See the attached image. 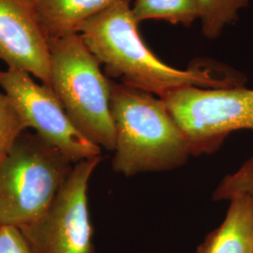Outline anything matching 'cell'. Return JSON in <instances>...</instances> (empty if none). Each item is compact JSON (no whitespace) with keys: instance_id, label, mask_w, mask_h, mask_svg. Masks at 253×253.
Masks as SVG:
<instances>
[{"instance_id":"obj_1","label":"cell","mask_w":253,"mask_h":253,"mask_svg":"<svg viewBox=\"0 0 253 253\" xmlns=\"http://www.w3.org/2000/svg\"><path fill=\"white\" fill-rule=\"evenodd\" d=\"M78 34L104 66L107 76L161 99L188 86H244V75L226 66L202 62L178 70L163 62L142 40L128 0H118L84 22Z\"/></svg>"},{"instance_id":"obj_2","label":"cell","mask_w":253,"mask_h":253,"mask_svg":"<svg viewBox=\"0 0 253 253\" xmlns=\"http://www.w3.org/2000/svg\"><path fill=\"white\" fill-rule=\"evenodd\" d=\"M110 107L116 130L115 172L132 176L170 171L193 156L189 139L161 98L111 81Z\"/></svg>"},{"instance_id":"obj_3","label":"cell","mask_w":253,"mask_h":253,"mask_svg":"<svg viewBox=\"0 0 253 253\" xmlns=\"http://www.w3.org/2000/svg\"><path fill=\"white\" fill-rule=\"evenodd\" d=\"M50 86L73 126L91 143L115 151L116 130L111 115V80L81 36L49 41Z\"/></svg>"},{"instance_id":"obj_4","label":"cell","mask_w":253,"mask_h":253,"mask_svg":"<svg viewBox=\"0 0 253 253\" xmlns=\"http://www.w3.org/2000/svg\"><path fill=\"white\" fill-rule=\"evenodd\" d=\"M73 166L36 133L23 132L0 163V226L20 229L36 220Z\"/></svg>"},{"instance_id":"obj_5","label":"cell","mask_w":253,"mask_h":253,"mask_svg":"<svg viewBox=\"0 0 253 253\" xmlns=\"http://www.w3.org/2000/svg\"><path fill=\"white\" fill-rule=\"evenodd\" d=\"M190 141L193 156L213 153L231 132L253 130V90L188 86L162 98Z\"/></svg>"},{"instance_id":"obj_6","label":"cell","mask_w":253,"mask_h":253,"mask_svg":"<svg viewBox=\"0 0 253 253\" xmlns=\"http://www.w3.org/2000/svg\"><path fill=\"white\" fill-rule=\"evenodd\" d=\"M102 156L74 163L50 206L32 223L20 228L38 253H96L87 190Z\"/></svg>"},{"instance_id":"obj_7","label":"cell","mask_w":253,"mask_h":253,"mask_svg":"<svg viewBox=\"0 0 253 253\" xmlns=\"http://www.w3.org/2000/svg\"><path fill=\"white\" fill-rule=\"evenodd\" d=\"M0 86L27 127L73 164L101 155L100 146L73 126L51 86L38 84L29 73L9 68L0 70Z\"/></svg>"},{"instance_id":"obj_8","label":"cell","mask_w":253,"mask_h":253,"mask_svg":"<svg viewBox=\"0 0 253 253\" xmlns=\"http://www.w3.org/2000/svg\"><path fill=\"white\" fill-rule=\"evenodd\" d=\"M0 61L50 86L49 39L29 0H0Z\"/></svg>"},{"instance_id":"obj_9","label":"cell","mask_w":253,"mask_h":253,"mask_svg":"<svg viewBox=\"0 0 253 253\" xmlns=\"http://www.w3.org/2000/svg\"><path fill=\"white\" fill-rule=\"evenodd\" d=\"M227 200L223 222L206 236L196 253H253V201L242 192Z\"/></svg>"},{"instance_id":"obj_10","label":"cell","mask_w":253,"mask_h":253,"mask_svg":"<svg viewBox=\"0 0 253 253\" xmlns=\"http://www.w3.org/2000/svg\"><path fill=\"white\" fill-rule=\"evenodd\" d=\"M49 41L77 34L84 22L118 0H29Z\"/></svg>"},{"instance_id":"obj_11","label":"cell","mask_w":253,"mask_h":253,"mask_svg":"<svg viewBox=\"0 0 253 253\" xmlns=\"http://www.w3.org/2000/svg\"><path fill=\"white\" fill-rule=\"evenodd\" d=\"M132 15L139 24L149 19L189 26L199 19L196 0H134Z\"/></svg>"},{"instance_id":"obj_12","label":"cell","mask_w":253,"mask_h":253,"mask_svg":"<svg viewBox=\"0 0 253 253\" xmlns=\"http://www.w3.org/2000/svg\"><path fill=\"white\" fill-rule=\"evenodd\" d=\"M250 0H196L203 35L208 39L220 36L225 27L238 19L239 11Z\"/></svg>"},{"instance_id":"obj_13","label":"cell","mask_w":253,"mask_h":253,"mask_svg":"<svg viewBox=\"0 0 253 253\" xmlns=\"http://www.w3.org/2000/svg\"><path fill=\"white\" fill-rule=\"evenodd\" d=\"M27 128L26 122L9 97L5 93H0V163L9 153L19 136Z\"/></svg>"},{"instance_id":"obj_14","label":"cell","mask_w":253,"mask_h":253,"mask_svg":"<svg viewBox=\"0 0 253 253\" xmlns=\"http://www.w3.org/2000/svg\"><path fill=\"white\" fill-rule=\"evenodd\" d=\"M237 192L248 194L253 201V157L236 172L228 174L221 180L212 198L215 201L227 200L229 196Z\"/></svg>"},{"instance_id":"obj_15","label":"cell","mask_w":253,"mask_h":253,"mask_svg":"<svg viewBox=\"0 0 253 253\" xmlns=\"http://www.w3.org/2000/svg\"><path fill=\"white\" fill-rule=\"evenodd\" d=\"M0 253H38L19 228L0 226Z\"/></svg>"}]
</instances>
